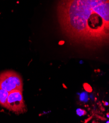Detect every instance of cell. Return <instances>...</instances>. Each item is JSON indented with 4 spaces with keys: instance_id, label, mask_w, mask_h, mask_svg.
I'll list each match as a JSON object with an SVG mask.
<instances>
[{
    "instance_id": "obj_1",
    "label": "cell",
    "mask_w": 109,
    "mask_h": 123,
    "mask_svg": "<svg viewBox=\"0 0 109 123\" xmlns=\"http://www.w3.org/2000/svg\"><path fill=\"white\" fill-rule=\"evenodd\" d=\"M109 0H62L58 9L61 29L75 43L96 49L108 43Z\"/></svg>"
},
{
    "instance_id": "obj_2",
    "label": "cell",
    "mask_w": 109,
    "mask_h": 123,
    "mask_svg": "<svg viewBox=\"0 0 109 123\" xmlns=\"http://www.w3.org/2000/svg\"><path fill=\"white\" fill-rule=\"evenodd\" d=\"M23 81L20 74L13 71H6L0 73V89L10 92L23 90Z\"/></svg>"
},
{
    "instance_id": "obj_3",
    "label": "cell",
    "mask_w": 109,
    "mask_h": 123,
    "mask_svg": "<svg viewBox=\"0 0 109 123\" xmlns=\"http://www.w3.org/2000/svg\"><path fill=\"white\" fill-rule=\"evenodd\" d=\"M6 108L16 113L25 112L26 106L22 91L14 90L9 92Z\"/></svg>"
},
{
    "instance_id": "obj_4",
    "label": "cell",
    "mask_w": 109,
    "mask_h": 123,
    "mask_svg": "<svg viewBox=\"0 0 109 123\" xmlns=\"http://www.w3.org/2000/svg\"><path fill=\"white\" fill-rule=\"evenodd\" d=\"M9 92L6 90L0 89V105L6 108L7 105V99Z\"/></svg>"
},
{
    "instance_id": "obj_5",
    "label": "cell",
    "mask_w": 109,
    "mask_h": 123,
    "mask_svg": "<svg viewBox=\"0 0 109 123\" xmlns=\"http://www.w3.org/2000/svg\"><path fill=\"white\" fill-rule=\"evenodd\" d=\"M64 41H60V42L59 43V44H60V45H62V44H64Z\"/></svg>"
}]
</instances>
